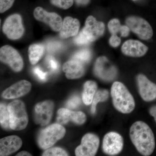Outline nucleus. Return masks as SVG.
Wrapping results in <instances>:
<instances>
[{"label":"nucleus","mask_w":156,"mask_h":156,"mask_svg":"<svg viewBox=\"0 0 156 156\" xmlns=\"http://www.w3.org/2000/svg\"><path fill=\"white\" fill-rule=\"evenodd\" d=\"M100 140L95 134L88 133L85 134L81 140V144L75 150L77 156H95L99 147Z\"/></svg>","instance_id":"9"},{"label":"nucleus","mask_w":156,"mask_h":156,"mask_svg":"<svg viewBox=\"0 0 156 156\" xmlns=\"http://www.w3.org/2000/svg\"><path fill=\"white\" fill-rule=\"evenodd\" d=\"M105 25L101 21H98L92 16L87 17L85 27L81 31L90 43L95 41L103 35Z\"/></svg>","instance_id":"10"},{"label":"nucleus","mask_w":156,"mask_h":156,"mask_svg":"<svg viewBox=\"0 0 156 156\" xmlns=\"http://www.w3.org/2000/svg\"><path fill=\"white\" fill-rule=\"evenodd\" d=\"M17 156H32L27 151H23L20 152L17 155Z\"/></svg>","instance_id":"38"},{"label":"nucleus","mask_w":156,"mask_h":156,"mask_svg":"<svg viewBox=\"0 0 156 156\" xmlns=\"http://www.w3.org/2000/svg\"><path fill=\"white\" fill-rule=\"evenodd\" d=\"M129 135L136 150L143 156L153 154L155 147L153 132L149 126L142 121H136L130 127Z\"/></svg>","instance_id":"1"},{"label":"nucleus","mask_w":156,"mask_h":156,"mask_svg":"<svg viewBox=\"0 0 156 156\" xmlns=\"http://www.w3.org/2000/svg\"><path fill=\"white\" fill-rule=\"evenodd\" d=\"M138 92L143 100L151 102L156 99V84L144 75L140 74L136 77Z\"/></svg>","instance_id":"12"},{"label":"nucleus","mask_w":156,"mask_h":156,"mask_svg":"<svg viewBox=\"0 0 156 156\" xmlns=\"http://www.w3.org/2000/svg\"><path fill=\"white\" fill-rule=\"evenodd\" d=\"M133 1H136V0H133Z\"/></svg>","instance_id":"39"},{"label":"nucleus","mask_w":156,"mask_h":156,"mask_svg":"<svg viewBox=\"0 0 156 156\" xmlns=\"http://www.w3.org/2000/svg\"><path fill=\"white\" fill-rule=\"evenodd\" d=\"M46 61L48 67L52 71L56 72L59 68V64L53 56H49L47 57Z\"/></svg>","instance_id":"29"},{"label":"nucleus","mask_w":156,"mask_h":156,"mask_svg":"<svg viewBox=\"0 0 156 156\" xmlns=\"http://www.w3.org/2000/svg\"><path fill=\"white\" fill-rule=\"evenodd\" d=\"M62 69L66 77L71 80L82 77L85 72L83 63L73 58L65 62Z\"/></svg>","instance_id":"19"},{"label":"nucleus","mask_w":156,"mask_h":156,"mask_svg":"<svg viewBox=\"0 0 156 156\" xmlns=\"http://www.w3.org/2000/svg\"><path fill=\"white\" fill-rule=\"evenodd\" d=\"M111 95L113 105L118 111L126 114L134 111L135 107L134 97L122 83L114 82L112 86Z\"/></svg>","instance_id":"2"},{"label":"nucleus","mask_w":156,"mask_h":156,"mask_svg":"<svg viewBox=\"0 0 156 156\" xmlns=\"http://www.w3.org/2000/svg\"><path fill=\"white\" fill-rule=\"evenodd\" d=\"M15 0H0V12L4 13L12 7Z\"/></svg>","instance_id":"32"},{"label":"nucleus","mask_w":156,"mask_h":156,"mask_svg":"<svg viewBox=\"0 0 156 156\" xmlns=\"http://www.w3.org/2000/svg\"><path fill=\"white\" fill-rule=\"evenodd\" d=\"M33 72L40 80L45 81L47 80L48 73L43 72L38 66L34 68Z\"/></svg>","instance_id":"33"},{"label":"nucleus","mask_w":156,"mask_h":156,"mask_svg":"<svg viewBox=\"0 0 156 156\" xmlns=\"http://www.w3.org/2000/svg\"><path fill=\"white\" fill-rule=\"evenodd\" d=\"M91 52L88 49H83L75 53L73 58L80 62L83 63H87L90 61L91 58Z\"/></svg>","instance_id":"25"},{"label":"nucleus","mask_w":156,"mask_h":156,"mask_svg":"<svg viewBox=\"0 0 156 156\" xmlns=\"http://www.w3.org/2000/svg\"><path fill=\"white\" fill-rule=\"evenodd\" d=\"M8 108L11 129L16 131L25 129L28 124V118L23 102L14 100L9 104Z\"/></svg>","instance_id":"3"},{"label":"nucleus","mask_w":156,"mask_h":156,"mask_svg":"<svg viewBox=\"0 0 156 156\" xmlns=\"http://www.w3.org/2000/svg\"><path fill=\"white\" fill-rule=\"evenodd\" d=\"M0 122L1 126L6 130L11 129L10 126V119L8 106L4 103L0 105Z\"/></svg>","instance_id":"24"},{"label":"nucleus","mask_w":156,"mask_h":156,"mask_svg":"<svg viewBox=\"0 0 156 156\" xmlns=\"http://www.w3.org/2000/svg\"><path fill=\"white\" fill-rule=\"evenodd\" d=\"M2 30L9 39L15 40L20 38L24 31L21 16L17 14L9 16L4 22Z\"/></svg>","instance_id":"6"},{"label":"nucleus","mask_w":156,"mask_h":156,"mask_svg":"<svg viewBox=\"0 0 156 156\" xmlns=\"http://www.w3.org/2000/svg\"><path fill=\"white\" fill-rule=\"evenodd\" d=\"M31 88V84L28 81L25 80L20 81L4 91L2 96L8 99L18 98L28 93Z\"/></svg>","instance_id":"18"},{"label":"nucleus","mask_w":156,"mask_h":156,"mask_svg":"<svg viewBox=\"0 0 156 156\" xmlns=\"http://www.w3.org/2000/svg\"><path fill=\"white\" fill-rule=\"evenodd\" d=\"M122 26L121 25L120 21L117 18L112 19L108 23V28L112 35H117L121 33Z\"/></svg>","instance_id":"26"},{"label":"nucleus","mask_w":156,"mask_h":156,"mask_svg":"<svg viewBox=\"0 0 156 156\" xmlns=\"http://www.w3.org/2000/svg\"><path fill=\"white\" fill-rule=\"evenodd\" d=\"M54 104L51 101H45L37 104L35 107L34 119L37 124L45 126L50 122L53 115Z\"/></svg>","instance_id":"13"},{"label":"nucleus","mask_w":156,"mask_h":156,"mask_svg":"<svg viewBox=\"0 0 156 156\" xmlns=\"http://www.w3.org/2000/svg\"><path fill=\"white\" fill-rule=\"evenodd\" d=\"M65 128L60 124H53L43 129L38 137V144L41 148L47 149L54 145L65 135Z\"/></svg>","instance_id":"4"},{"label":"nucleus","mask_w":156,"mask_h":156,"mask_svg":"<svg viewBox=\"0 0 156 156\" xmlns=\"http://www.w3.org/2000/svg\"><path fill=\"white\" fill-rule=\"evenodd\" d=\"M34 15L36 19L48 24L54 31H59L61 30L62 19L56 13L48 12L41 7H38L34 10Z\"/></svg>","instance_id":"11"},{"label":"nucleus","mask_w":156,"mask_h":156,"mask_svg":"<svg viewBox=\"0 0 156 156\" xmlns=\"http://www.w3.org/2000/svg\"><path fill=\"white\" fill-rule=\"evenodd\" d=\"M0 59L4 63L8 64L16 72L22 70L23 60L16 49L9 45L2 47L0 50Z\"/></svg>","instance_id":"7"},{"label":"nucleus","mask_w":156,"mask_h":156,"mask_svg":"<svg viewBox=\"0 0 156 156\" xmlns=\"http://www.w3.org/2000/svg\"><path fill=\"white\" fill-rule=\"evenodd\" d=\"M22 145L20 137L15 135L6 136L0 140V155L8 156L17 151Z\"/></svg>","instance_id":"17"},{"label":"nucleus","mask_w":156,"mask_h":156,"mask_svg":"<svg viewBox=\"0 0 156 156\" xmlns=\"http://www.w3.org/2000/svg\"><path fill=\"white\" fill-rule=\"evenodd\" d=\"M130 30L127 25L122 26L121 31V36L127 37L129 35L130 33Z\"/></svg>","instance_id":"35"},{"label":"nucleus","mask_w":156,"mask_h":156,"mask_svg":"<svg viewBox=\"0 0 156 156\" xmlns=\"http://www.w3.org/2000/svg\"><path fill=\"white\" fill-rule=\"evenodd\" d=\"M149 113L151 116L153 117L156 124V106L155 105L151 107L150 108Z\"/></svg>","instance_id":"36"},{"label":"nucleus","mask_w":156,"mask_h":156,"mask_svg":"<svg viewBox=\"0 0 156 156\" xmlns=\"http://www.w3.org/2000/svg\"><path fill=\"white\" fill-rule=\"evenodd\" d=\"M126 25L130 30L143 40H148L153 35V30L150 23L141 17L132 16L126 20Z\"/></svg>","instance_id":"5"},{"label":"nucleus","mask_w":156,"mask_h":156,"mask_svg":"<svg viewBox=\"0 0 156 156\" xmlns=\"http://www.w3.org/2000/svg\"><path fill=\"white\" fill-rule=\"evenodd\" d=\"M108 97L109 92L107 89H100L96 92L92 101L91 107V113L92 114H94L96 112L98 104L100 102L106 101Z\"/></svg>","instance_id":"23"},{"label":"nucleus","mask_w":156,"mask_h":156,"mask_svg":"<svg viewBox=\"0 0 156 156\" xmlns=\"http://www.w3.org/2000/svg\"><path fill=\"white\" fill-rule=\"evenodd\" d=\"M121 50L123 54L126 56L140 57L145 55L148 50V48L139 41L129 40L124 43Z\"/></svg>","instance_id":"15"},{"label":"nucleus","mask_w":156,"mask_h":156,"mask_svg":"<svg viewBox=\"0 0 156 156\" xmlns=\"http://www.w3.org/2000/svg\"><path fill=\"white\" fill-rule=\"evenodd\" d=\"M80 103L81 100L80 98L77 95H74L67 101L66 106L69 108H76L78 107Z\"/></svg>","instance_id":"31"},{"label":"nucleus","mask_w":156,"mask_h":156,"mask_svg":"<svg viewBox=\"0 0 156 156\" xmlns=\"http://www.w3.org/2000/svg\"><path fill=\"white\" fill-rule=\"evenodd\" d=\"M87 121V116L82 112H75L66 108H61L57 112V121L61 124H66L72 121L77 125L83 124Z\"/></svg>","instance_id":"16"},{"label":"nucleus","mask_w":156,"mask_h":156,"mask_svg":"<svg viewBox=\"0 0 156 156\" xmlns=\"http://www.w3.org/2000/svg\"><path fill=\"white\" fill-rule=\"evenodd\" d=\"M74 39V41L76 44L79 45H86L90 44V42L84 35L82 31L78 33Z\"/></svg>","instance_id":"30"},{"label":"nucleus","mask_w":156,"mask_h":156,"mask_svg":"<svg viewBox=\"0 0 156 156\" xmlns=\"http://www.w3.org/2000/svg\"><path fill=\"white\" fill-rule=\"evenodd\" d=\"M80 22L78 19L70 17H66L62 22V26L59 32L62 38L66 39L75 37L79 33Z\"/></svg>","instance_id":"20"},{"label":"nucleus","mask_w":156,"mask_h":156,"mask_svg":"<svg viewBox=\"0 0 156 156\" xmlns=\"http://www.w3.org/2000/svg\"><path fill=\"white\" fill-rule=\"evenodd\" d=\"M97 88V84L94 81H88L84 84L82 98L85 105H88L92 103Z\"/></svg>","instance_id":"21"},{"label":"nucleus","mask_w":156,"mask_h":156,"mask_svg":"<svg viewBox=\"0 0 156 156\" xmlns=\"http://www.w3.org/2000/svg\"><path fill=\"white\" fill-rule=\"evenodd\" d=\"M95 75L105 81L113 80L117 75L116 69L110 64L108 59L105 56L97 58L94 66Z\"/></svg>","instance_id":"14"},{"label":"nucleus","mask_w":156,"mask_h":156,"mask_svg":"<svg viewBox=\"0 0 156 156\" xmlns=\"http://www.w3.org/2000/svg\"><path fill=\"white\" fill-rule=\"evenodd\" d=\"M77 5L80 6H86L89 4L90 0H74Z\"/></svg>","instance_id":"37"},{"label":"nucleus","mask_w":156,"mask_h":156,"mask_svg":"<svg viewBox=\"0 0 156 156\" xmlns=\"http://www.w3.org/2000/svg\"><path fill=\"white\" fill-rule=\"evenodd\" d=\"M44 156H66L68 154L66 151L59 147H54L49 149L43 154Z\"/></svg>","instance_id":"27"},{"label":"nucleus","mask_w":156,"mask_h":156,"mask_svg":"<svg viewBox=\"0 0 156 156\" xmlns=\"http://www.w3.org/2000/svg\"><path fill=\"white\" fill-rule=\"evenodd\" d=\"M124 147V139L121 134L114 131L107 133L103 140L102 148L104 152L110 156L119 154Z\"/></svg>","instance_id":"8"},{"label":"nucleus","mask_w":156,"mask_h":156,"mask_svg":"<svg viewBox=\"0 0 156 156\" xmlns=\"http://www.w3.org/2000/svg\"><path fill=\"white\" fill-rule=\"evenodd\" d=\"M121 39L117 36V35H112L109 41L110 45L113 48L119 47L121 44Z\"/></svg>","instance_id":"34"},{"label":"nucleus","mask_w":156,"mask_h":156,"mask_svg":"<svg viewBox=\"0 0 156 156\" xmlns=\"http://www.w3.org/2000/svg\"><path fill=\"white\" fill-rule=\"evenodd\" d=\"M44 47L40 44H33L30 46L28 49V56L32 64L37 63L44 54Z\"/></svg>","instance_id":"22"},{"label":"nucleus","mask_w":156,"mask_h":156,"mask_svg":"<svg viewBox=\"0 0 156 156\" xmlns=\"http://www.w3.org/2000/svg\"><path fill=\"white\" fill-rule=\"evenodd\" d=\"M50 2L53 5L60 9H67L73 6L74 0H50Z\"/></svg>","instance_id":"28"}]
</instances>
